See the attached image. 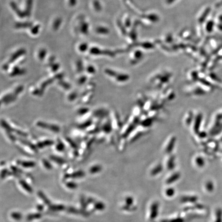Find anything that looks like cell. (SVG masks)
<instances>
[{
    "mask_svg": "<svg viewBox=\"0 0 222 222\" xmlns=\"http://www.w3.org/2000/svg\"><path fill=\"white\" fill-rule=\"evenodd\" d=\"M40 28V25L39 24L34 26L31 29V33L33 35H37L38 33H39Z\"/></svg>",
    "mask_w": 222,
    "mask_h": 222,
    "instance_id": "22",
    "label": "cell"
},
{
    "mask_svg": "<svg viewBox=\"0 0 222 222\" xmlns=\"http://www.w3.org/2000/svg\"><path fill=\"white\" fill-rule=\"evenodd\" d=\"M84 175H85V173L83 171H78L74 172L71 175H70L69 178H83Z\"/></svg>",
    "mask_w": 222,
    "mask_h": 222,
    "instance_id": "11",
    "label": "cell"
},
{
    "mask_svg": "<svg viewBox=\"0 0 222 222\" xmlns=\"http://www.w3.org/2000/svg\"><path fill=\"white\" fill-rule=\"evenodd\" d=\"M101 170V167L99 165H96L91 167L90 169V172L91 174H96Z\"/></svg>",
    "mask_w": 222,
    "mask_h": 222,
    "instance_id": "15",
    "label": "cell"
},
{
    "mask_svg": "<svg viewBox=\"0 0 222 222\" xmlns=\"http://www.w3.org/2000/svg\"><path fill=\"white\" fill-rule=\"evenodd\" d=\"M20 164L24 168H33L36 166L35 162H20Z\"/></svg>",
    "mask_w": 222,
    "mask_h": 222,
    "instance_id": "13",
    "label": "cell"
},
{
    "mask_svg": "<svg viewBox=\"0 0 222 222\" xmlns=\"http://www.w3.org/2000/svg\"><path fill=\"white\" fill-rule=\"evenodd\" d=\"M47 51L45 49L42 48L41 49L39 52V58L40 60H42L44 59L47 55Z\"/></svg>",
    "mask_w": 222,
    "mask_h": 222,
    "instance_id": "20",
    "label": "cell"
},
{
    "mask_svg": "<svg viewBox=\"0 0 222 222\" xmlns=\"http://www.w3.org/2000/svg\"><path fill=\"white\" fill-rule=\"evenodd\" d=\"M38 194L39 197L42 199L43 202L44 203L45 205H47V206H49V205H51V202H50V200L47 198L46 195H45L43 192L39 191L38 193Z\"/></svg>",
    "mask_w": 222,
    "mask_h": 222,
    "instance_id": "7",
    "label": "cell"
},
{
    "mask_svg": "<svg viewBox=\"0 0 222 222\" xmlns=\"http://www.w3.org/2000/svg\"><path fill=\"white\" fill-rule=\"evenodd\" d=\"M19 183L20 185L23 188L24 190L27 192L28 193H31L33 192V188L25 181L23 180H20L19 181Z\"/></svg>",
    "mask_w": 222,
    "mask_h": 222,
    "instance_id": "5",
    "label": "cell"
},
{
    "mask_svg": "<svg viewBox=\"0 0 222 222\" xmlns=\"http://www.w3.org/2000/svg\"><path fill=\"white\" fill-rule=\"evenodd\" d=\"M77 67L78 68V70H81L82 69V68L83 67L82 66V63L81 61H78L77 62Z\"/></svg>",
    "mask_w": 222,
    "mask_h": 222,
    "instance_id": "29",
    "label": "cell"
},
{
    "mask_svg": "<svg viewBox=\"0 0 222 222\" xmlns=\"http://www.w3.org/2000/svg\"><path fill=\"white\" fill-rule=\"evenodd\" d=\"M42 217V214L40 213H36L33 214H28L26 217V219L28 221L37 220L40 218Z\"/></svg>",
    "mask_w": 222,
    "mask_h": 222,
    "instance_id": "10",
    "label": "cell"
},
{
    "mask_svg": "<svg viewBox=\"0 0 222 222\" xmlns=\"http://www.w3.org/2000/svg\"><path fill=\"white\" fill-rule=\"evenodd\" d=\"M52 159L53 160V161H54L58 164H62L64 162L63 160L62 159L58 158V157L57 158V157L53 156L52 157Z\"/></svg>",
    "mask_w": 222,
    "mask_h": 222,
    "instance_id": "24",
    "label": "cell"
},
{
    "mask_svg": "<svg viewBox=\"0 0 222 222\" xmlns=\"http://www.w3.org/2000/svg\"><path fill=\"white\" fill-rule=\"evenodd\" d=\"M88 47H89V46H88L87 43H81V44L80 45L79 47V49L81 52H84L87 50Z\"/></svg>",
    "mask_w": 222,
    "mask_h": 222,
    "instance_id": "21",
    "label": "cell"
},
{
    "mask_svg": "<svg viewBox=\"0 0 222 222\" xmlns=\"http://www.w3.org/2000/svg\"><path fill=\"white\" fill-rule=\"evenodd\" d=\"M94 208L97 210H103L105 208V205L103 203L100 202H96L94 205Z\"/></svg>",
    "mask_w": 222,
    "mask_h": 222,
    "instance_id": "16",
    "label": "cell"
},
{
    "mask_svg": "<svg viewBox=\"0 0 222 222\" xmlns=\"http://www.w3.org/2000/svg\"><path fill=\"white\" fill-rule=\"evenodd\" d=\"M49 208L51 210L55 211H61L66 209V207L63 205H50L49 206Z\"/></svg>",
    "mask_w": 222,
    "mask_h": 222,
    "instance_id": "8",
    "label": "cell"
},
{
    "mask_svg": "<svg viewBox=\"0 0 222 222\" xmlns=\"http://www.w3.org/2000/svg\"><path fill=\"white\" fill-rule=\"evenodd\" d=\"M43 164H44L45 167L47 168V169L50 170L52 168V167L51 166V164H50V163H49L47 160H44V161H43Z\"/></svg>",
    "mask_w": 222,
    "mask_h": 222,
    "instance_id": "23",
    "label": "cell"
},
{
    "mask_svg": "<svg viewBox=\"0 0 222 222\" xmlns=\"http://www.w3.org/2000/svg\"><path fill=\"white\" fill-rule=\"evenodd\" d=\"M33 0H26V7H25V16L27 17H30L31 15V9L33 7Z\"/></svg>",
    "mask_w": 222,
    "mask_h": 222,
    "instance_id": "4",
    "label": "cell"
},
{
    "mask_svg": "<svg viewBox=\"0 0 222 222\" xmlns=\"http://www.w3.org/2000/svg\"><path fill=\"white\" fill-rule=\"evenodd\" d=\"M62 23V19L60 17H58L55 20L53 25H52V28L56 31L59 28L61 24Z\"/></svg>",
    "mask_w": 222,
    "mask_h": 222,
    "instance_id": "12",
    "label": "cell"
},
{
    "mask_svg": "<svg viewBox=\"0 0 222 222\" xmlns=\"http://www.w3.org/2000/svg\"><path fill=\"white\" fill-rule=\"evenodd\" d=\"M93 6L97 12H100L101 10V6L100 2L98 0H94L93 1Z\"/></svg>",
    "mask_w": 222,
    "mask_h": 222,
    "instance_id": "18",
    "label": "cell"
},
{
    "mask_svg": "<svg viewBox=\"0 0 222 222\" xmlns=\"http://www.w3.org/2000/svg\"><path fill=\"white\" fill-rule=\"evenodd\" d=\"M66 186L71 189H75L76 188H77L78 187L77 184L75 183V182H67L66 184Z\"/></svg>",
    "mask_w": 222,
    "mask_h": 222,
    "instance_id": "19",
    "label": "cell"
},
{
    "mask_svg": "<svg viewBox=\"0 0 222 222\" xmlns=\"http://www.w3.org/2000/svg\"><path fill=\"white\" fill-rule=\"evenodd\" d=\"M33 26V23L31 22H17L15 24V27L17 29L19 28H31Z\"/></svg>",
    "mask_w": 222,
    "mask_h": 222,
    "instance_id": "6",
    "label": "cell"
},
{
    "mask_svg": "<svg viewBox=\"0 0 222 222\" xmlns=\"http://www.w3.org/2000/svg\"><path fill=\"white\" fill-rule=\"evenodd\" d=\"M81 204L82 206H84V208H85V206H84V205H86V202L83 198H81Z\"/></svg>",
    "mask_w": 222,
    "mask_h": 222,
    "instance_id": "30",
    "label": "cell"
},
{
    "mask_svg": "<svg viewBox=\"0 0 222 222\" xmlns=\"http://www.w3.org/2000/svg\"><path fill=\"white\" fill-rule=\"evenodd\" d=\"M87 71L89 73H94L95 71V68L92 66H89L87 68Z\"/></svg>",
    "mask_w": 222,
    "mask_h": 222,
    "instance_id": "27",
    "label": "cell"
},
{
    "mask_svg": "<svg viewBox=\"0 0 222 222\" xmlns=\"http://www.w3.org/2000/svg\"><path fill=\"white\" fill-rule=\"evenodd\" d=\"M90 52L91 54L93 55H99L105 54V55H111V52L107 51V50H100L99 48L96 47H93L90 49Z\"/></svg>",
    "mask_w": 222,
    "mask_h": 222,
    "instance_id": "3",
    "label": "cell"
},
{
    "mask_svg": "<svg viewBox=\"0 0 222 222\" xmlns=\"http://www.w3.org/2000/svg\"><path fill=\"white\" fill-rule=\"evenodd\" d=\"M59 68V65L58 64H55L52 66V69L53 71H57V70H58Z\"/></svg>",
    "mask_w": 222,
    "mask_h": 222,
    "instance_id": "28",
    "label": "cell"
},
{
    "mask_svg": "<svg viewBox=\"0 0 222 222\" xmlns=\"http://www.w3.org/2000/svg\"><path fill=\"white\" fill-rule=\"evenodd\" d=\"M10 5L11 6L12 9H13L14 12H16V14L17 15V16L20 18L22 19V18H24L26 17L24 12H23V11H22L20 9L19 7L17 6V4H16L15 2H14V1L10 2Z\"/></svg>",
    "mask_w": 222,
    "mask_h": 222,
    "instance_id": "1",
    "label": "cell"
},
{
    "mask_svg": "<svg viewBox=\"0 0 222 222\" xmlns=\"http://www.w3.org/2000/svg\"><path fill=\"white\" fill-rule=\"evenodd\" d=\"M8 174V171L6 170H4L3 171H2V173H1V177H2V179H3L4 178L6 177V175Z\"/></svg>",
    "mask_w": 222,
    "mask_h": 222,
    "instance_id": "26",
    "label": "cell"
},
{
    "mask_svg": "<svg viewBox=\"0 0 222 222\" xmlns=\"http://www.w3.org/2000/svg\"><path fill=\"white\" fill-rule=\"evenodd\" d=\"M25 53H26V50L24 48L20 49L12 55L9 62V63L14 62L15 60L17 59V58H19V57H21V56H23V55L25 54Z\"/></svg>",
    "mask_w": 222,
    "mask_h": 222,
    "instance_id": "2",
    "label": "cell"
},
{
    "mask_svg": "<svg viewBox=\"0 0 222 222\" xmlns=\"http://www.w3.org/2000/svg\"><path fill=\"white\" fill-rule=\"evenodd\" d=\"M37 208L39 210L42 211L43 209V206L42 205H38L37 206Z\"/></svg>",
    "mask_w": 222,
    "mask_h": 222,
    "instance_id": "31",
    "label": "cell"
},
{
    "mask_svg": "<svg viewBox=\"0 0 222 222\" xmlns=\"http://www.w3.org/2000/svg\"><path fill=\"white\" fill-rule=\"evenodd\" d=\"M12 218L16 221H20L22 218V214L19 212H13L10 214Z\"/></svg>",
    "mask_w": 222,
    "mask_h": 222,
    "instance_id": "14",
    "label": "cell"
},
{
    "mask_svg": "<svg viewBox=\"0 0 222 222\" xmlns=\"http://www.w3.org/2000/svg\"><path fill=\"white\" fill-rule=\"evenodd\" d=\"M77 4V0H69V4L71 7L75 6Z\"/></svg>",
    "mask_w": 222,
    "mask_h": 222,
    "instance_id": "25",
    "label": "cell"
},
{
    "mask_svg": "<svg viewBox=\"0 0 222 222\" xmlns=\"http://www.w3.org/2000/svg\"><path fill=\"white\" fill-rule=\"evenodd\" d=\"M96 31L98 33L100 34H107L108 33V28H106L105 27H97Z\"/></svg>",
    "mask_w": 222,
    "mask_h": 222,
    "instance_id": "17",
    "label": "cell"
},
{
    "mask_svg": "<svg viewBox=\"0 0 222 222\" xmlns=\"http://www.w3.org/2000/svg\"><path fill=\"white\" fill-rule=\"evenodd\" d=\"M89 24L87 22H83L80 26V31L84 35H87L89 33Z\"/></svg>",
    "mask_w": 222,
    "mask_h": 222,
    "instance_id": "9",
    "label": "cell"
}]
</instances>
